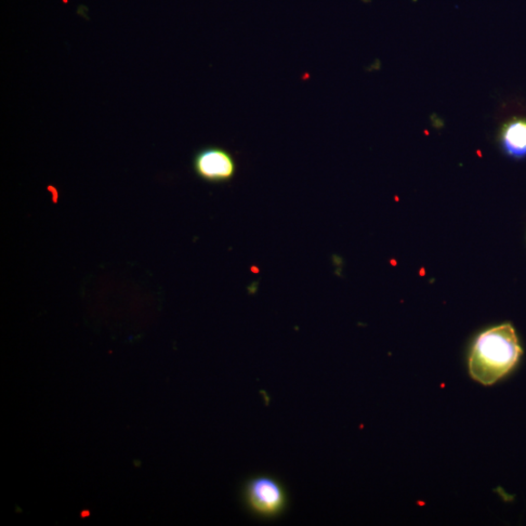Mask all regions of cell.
I'll list each match as a JSON object with an SVG mask.
<instances>
[{
	"instance_id": "obj_1",
	"label": "cell",
	"mask_w": 526,
	"mask_h": 526,
	"mask_svg": "<svg viewBox=\"0 0 526 526\" xmlns=\"http://www.w3.org/2000/svg\"><path fill=\"white\" fill-rule=\"evenodd\" d=\"M521 355L514 326L505 323L491 327L473 342L469 358L470 375L482 385H492L514 370Z\"/></svg>"
},
{
	"instance_id": "obj_2",
	"label": "cell",
	"mask_w": 526,
	"mask_h": 526,
	"mask_svg": "<svg viewBox=\"0 0 526 526\" xmlns=\"http://www.w3.org/2000/svg\"><path fill=\"white\" fill-rule=\"evenodd\" d=\"M242 499L248 511L263 520L279 518L288 505L284 484L269 475L248 478L243 485Z\"/></svg>"
},
{
	"instance_id": "obj_3",
	"label": "cell",
	"mask_w": 526,
	"mask_h": 526,
	"mask_svg": "<svg viewBox=\"0 0 526 526\" xmlns=\"http://www.w3.org/2000/svg\"><path fill=\"white\" fill-rule=\"evenodd\" d=\"M193 169L197 176L210 183L230 180L236 173V163L226 150L209 147L194 155Z\"/></svg>"
},
{
	"instance_id": "obj_4",
	"label": "cell",
	"mask_w": 526,
	"mask_h": 526,
	"mask_svg": "<svg viewBox=\"0 0 526 526\" xmlns=\"http://www.w3.org/2000/svg\"><path fill=\"white\" fill-rule=\"evenodd\" d=\"M500 144L503 151L512 160H525L526 120L514 118L505 123L500 132Z\"/></svg>"
}]
</instances>
